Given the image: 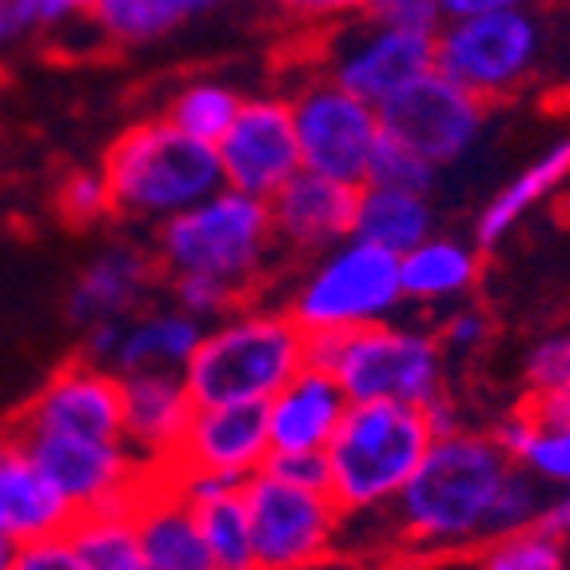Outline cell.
I'll list each match as a JSON object with an SVG mask.
<instances>
[{
  "instance_id": "ac0fdd59",
  "label": "cell",
  "mask_w": 570,
  "mask_h": 570,
  "mask_svg": "<svg viewBox=\"0 0 570 570\" xmlns=\"http://www.w3.org/2000/svg\"><path fill=\"white\" fill-rule=\"evenodd\" d=\"M120 400L128 451L148 471L168 475L184 439H188L191 415H196V403H191L184 375H164V371L128 375V380H120Z\"/></svg>"
},
{
  "instance_id": "4fadbf2b",
  "label": "cell",
  "mask_w": 570,
  "mask_h": 570,
  "mask_svg": "<svg viewBox=\"0 0 570 570\" xmlns=\"http://www.w3.org/2000/svg\"><path fill=\"white\" fill-rule=\"evenodd\" d=\"M17 439H92V443H124V400L112 371L72 360L48 375L12 419Z\"/></svg>"
},
{
  "instance_id": "7a4b0ae2",
  "label": "cell",
  "mask_w": 570,
  "mask_h": 570,
  "mask_svg": "<svg viewBox=\"0 0 570 570\" xmlns=\"http://www.w3.org/2000/svg\"><path fill=\"white\" fill-rule=\"evenodd\" d=\"M307 367V335L279 304L247 299L204 332L184 383L196 407H267Z\"/></svg>"
},
{
  "instance_id": "44dd1931",
  "label": "cell",
  "mask_w": 570,
  "mask_h": 570,
  "mask_svg": "<svg viewBox=\"0 0 570 570\" xmlns=\"http://www.w3.org/2000/svg\"><path fill=\"white\" fill-rule=\"evenodd\" d=\"M352 400L320 367H304L267 403V439L272 455H324L340 435Z\"/></svg>"
},
{
  "instance_id": "60d3db41",
  "label": "cell",
  "mask_w": 570,
  "mask_h": 570,
  "mask_svg": "<svg viewBox=\"0 0 570 570\" xmlns=\"http://www.w3.org/2000/svg\"><path fill=\"white\" fill-rule=\"evenodd\" d=\"M264 471L267 475L284 479V483H292V487L327 494V459L324 455H272Z\"/></svg>"
},
{
  "instance_id": "3957f363",
  "label": "cell",
  "mask_w": 570,
  "mask_h": 570,
  "mask_svg": "<svg viewBox=\"0 0 570 570\" xmlns=\"http://www.w3.org/2000/svg\"><path fill=\"white\" fill-rule=\"evenodd\" d=\"M100 171L112 191L116 219L153 232L224 188L216 148L176 132L164 116L128 124L108 144Z\"/></svg>"
},
{
  "instance_id": "836d02e7",
  "label": "cell",
  "mask_w": 570,
  "mask_h": 570,
  "mask_svg": "<svg viewBox=\"0 0 570 570\" xmlns=\"http://www.w3.org/2000/svg\"><path fill=\"white\" fill-rule=\"evenodd\" d=\"M547 499H551V487H542L539 479L527 471V466L514 463V471L507 475L503 491H499V503H494L491 539H499V534H519V531H531V527H539Z\"/></svg>"
},
{
  "instance_id": "277c9868",
  "label": "cell",
  "mask_w": 570,
  "mask_h": 570,
  "mask_svg": "<svg viewBox=\"0 0 570 570\" xmlns=\"http://www.w3.org/2000/svg\"><path fill=\"white\" fill-rule=\"evenodd\" d=\"M153 252L164 279L204 276L228 284L244 299H259L279 244L272 228V208L264 200L219 188L184 216L153 232Z\"/></svg>"
},
{
  "instance_id": "ffe728a7",
  "label": "cell",
  "mask_w": 570,
  "mask_h": 570,
  "mask_svg": "<svg viewBox=\"0 0 570 570\" xmlns=\"http://www.w3.org/2000/svg\"><path fill=\"white\" fill-rule=\"evenodd\" d=\"M72 523H77L72 507L32 463L24 443L4 431L0 435V539L20 551L32 542L65 539Z\"/></svg>"
},
{
  "instance_id": "f546056e",
  "label": "cell",
  "mask_w": 570,
  "mask_h": 570,
  "mask_svg": "<svg viewBox=\"0 0 570 570\" xmlns=\"http://www.w3.org/2000/svg\"><path fill=\"white\" fill-rule=\"evenodd\" d=\"M239 108H244V96H239L228 80L200 77L171 92L168 108H164V120H168L176 132L216 148V144L228 136L232 124H236Z\"/></svg>"
},
{
  "instance_id": "ba28073f",
  "label": "cell",
  "mask_w": 570,
  "mask_h": 570,
  "mask_svg": "<svg viewBox=\"0 0 570 570\" xmlns=\"http://www.w3.org/2000/svg\"><path fill=\"white\" fill-rule=\"evenodd\" d=\"M547 57V20L519 0H494L475 20L435 32V72L487 108L519 96Z\"/></svg>"
},
{
  "instance_id": "603a6c76",
  "label": "cell",
  "mask_w": 570,
  "mask_h": 570,
  "mask_svg": "<svg viewBox=\"0 0 570 570\" xmlns=\"http://www.w3.org/2000/svg\"><path fill=\"white\" fill-rule=\"evenodd\" d=\"M204 332L208 327L196 324L191 315H184L171 304H153L140 315H132L124 324L120 355L112 363L116 380L128 375H148V371H164V375H184L191 355L200 352Z\"/></svg>"
},
{
  "instance_id": "b9f144b4",
  "label": "cell",
  "mask_w": 570,
  "mask_h": 570,
  "mask_svg": "<svg viewBox=\"0 0 570 570\" xmlns=\"http://www.w3.org/2000/svg\"><path fill=\"white\" fill-rule=\"evenodd\" d=\"M9 570H85V562L68 547V539H48V542H32V547H20L12 554Z\"/></svg>"
},
{
  "instance_id": "52a82bcc",
  "label": "cell",
  "mask_w": 570,
  "mask_h": 570,
  "mask_svg": "<svg viewBox=\"0 0 570 570\" xmlns=\"http://www.w3.org/2000/svg\"><path fill=\"white\" fill-rule=\"evenodd\" d=\"M279 307L307 340L383 327L403 307L400 259L352 236L347 244L307 259Z\"/></svg>"
},
{
  "instance_id": "5bb4252c",
  "label": "cell",
  "mask_w": 570,
  "mask_h": 570,
  "mask_svg": "<svg viewBox=\"0 0 570 570\" xmlns=\"http://www.w3.org/2000/svg\"><path fill=\"white\" fill-rule=\"evenodd\" d=\"M32 463L60 491L72 514H96L112 507H136L153 487L156 471L128 451V443H92V439H20Z\"/></svg>"
},
{
  "instance_id": "d6a6232c",
  "label": "cell",
  "mask_w": 570,
  "mask_h": 570,
  "mask_svg": "<svg viewBox=\"0 0 570 570\" xmlns=\"http://www.w3.org/2000/svg\"><path fill=\"white\" fill-rule=\"evenodd\" d=\"M57 212L68 228H100L105 219H112V191L100 164L96 168H72L65 180L57 184Z\"/></svg>"
},
{
  "instance_id": "5b68a950",
  "label": "cell",
  "mask_w": 570,
  "mask_h": 570,
  "mask_svg": "<svg viewBox=\"0 0 570 570\" xmlns=\"http://www.w3.org/2000/svg\"><path fill=\"white\" fill-rule=\"evenodd\" d=\"M431 423L407 403H352L340 435L324 451L327 494L343 519L387 514L428 459Z\"/></svg>"
},
{
  "instance_id": "83f0119b",
  "label": "cell",
  "mask_w": 570,
  "mask_h": 570,
  "mask_svg": "<svg viewBox=\"0 0 570 570\" xmlns=\"http://www.w3.org/2000/svg\"><path fill=\"white\" fill-rule=\"evenodd\" d=\"M435 236V204L431 196L400 188H375L363 184L360 208H355V239L383 247L387 256L403 259L419 244Z\"/></svg>"
},
{
  "instance_id": "9a60e30c",
  "label": "cell",
  "mask_w": 570,
  "mask_h": 570,
  "mask_svg": "<svg viewBox=\"0 0 570 570\" xmlns=\"http://www.w3.org/2000/svg\"><path fill=\"white\" fill-rule=\"evenodd\" d=\"M224 188L272 204L304 171L287 96H252L216 144Z\"/></svg>"
},
{
  "instance_id": "7c38bea8",
  "label": "cell",
  "mask_w": 570,
  "mask_h": 570,
  "mask_svg": "<svg viewBox=\"0 0 570 570\" xmlns=\"http://www.w3.org/2000/svg\"><path fill=\"white\" fill-rule=\"evenodd\" d=\"M487 116L491 108L483 100H475L439 72L403 88L395 100L380 108L383 136L407 148L423 164H431L435 171L455 168L475 153V144L487 132Z\"/></svg>"
},
{
  "instance_id": "7402d4cb",
  "label": "cell",
  "mask_w": 570,
  "mask_h": 570,
  "mask_svg": "<svg viewBox=\"0 0 570 570\" xmlns=\"http://www.w3.org/2000/svg\"><path fill=\"white\" fill-rule=\"evenodd\" d=\"M136 531H140L144 570H212L196 511L168 475H156L153 487L140 494Z\"/></svg>"
},
{
  "instance_id": "f35d334b",
  "label": "cell",
  "mask_w": 570,
  "mask_h": 570,
  "mask_svg": "<svg viewBox=\"0 0 570 570\" xmlns=\"http://www.w3.org/2000/svg\"><path fill=\"white\" fill-rule=\"evenodd\" d=\"M435 335L448 355H471L491 340V315L479 304H459L455 312H448V320L435 327Z\"/></svg>"
},
{
  "instance_id": "e0dca14e",
  "label": "cell",
  "mask_w": 570,
  "mask_h": 570,
  "mask_svg": "<svg viewBox=\"0 0 570 570\" xmlns=\"http://www.w3.org/2000/svg\"><path fill=\"white\" fill-rule=\"evenodd\" d=\"M272 459L267 407H196L171 479H216L244 487Z\"/></svg>"
},
{
  "instance_id": "30bf717a",
  "label": "cell",
  "mask_w": 570,
  "mask_h": 570,
  "mask_svg": "<svg viewBox=\"0 0 570 570\" xmlns=\"http://www.w3.org/2000/svg\"><path fill=\"white\" fill-rule=\"evenodd\" d=\"M435 72V32L383 24L352 12L324 45V77L363 105L383 108L403 88Z\"/></svg>"
},
{
  "instance_id": "f6af8a7d",
  "label": "cell",
  "mask_w": 570,
  "mask_h": 570,
  "mask_svg": "<svg viewBox=\"0 0 570 570\" xmlns=\"http://www.w3.org/2000/svg\"><path fill=\"white\" fill-rule=\"evenodd\" d=\"M451 562H435V559H415V554H387V559L371 562L367 570H448Z\"/></svg>"
},
{
  "instance_id": "7dc6e473",
  "label": "cell",
  "mask_w": 570,
  "mask_h": 570,
  "mask_svg": "<svg viewBox=\"0 0 570 570\" xmlns=\"http://www.w3.org/2000/svg\"><path fill=\"white\" fill-rule=\"evenodd\" d=\"M12 554H17V551H12L9 542L0 539V570H9V567H12Z\"/></svg>"
},
{
  "instance_id": "74e56055",
  "label": "cell",
  "mask_w": 570,
  "mask_h": 570,
  "mask_svg": "<svg viewBox=\"0 0 570 570\" xmlns=\"http://www.w3.org/2000/svg\"><path fill=\"white\" fill-rule=\"evenodd\" d=\"M514 463L527 466L551 491L570 487V428H539Z\"/></svg>"
},
{
  "instance_id": "d6986e66",
  "label": "cell",
  "mask_w": 570,
  "mask_h": 570,
  "mask_svg": "<svg viewBox=\"0 0 570 570\" xmlns=\"http://www.w3.org/2000/svg\"><path fill=\"white\" fill-rule=\"evenodd\" d=\"M267 208H272V228H276L279 252L315 259L355 236L360 188L299 171Z\"/></svg>"
},
{
  "instance_id": "9c48e42d",
  "label": "cell",
  "mask_w": 570,
  "mask_h": 570,
  "mask_svg": "<svg viewBox=\"0 0 570 570\" xmlns=\"http://www.w3.org/2000/svg\"><path fill=\"white\" fill-rule=\"evenodd\" d=\"M287 105H292L304 171L363 188L371 160H375V148L383 140L380 108H371L363 105L360 96L343 92L324 72L307 77L304 85L287 96Z\"/></svg>"
},
{
  "instance_id": "6da1fadb",
  "label": "cell",
  "mask_w": 570,
  "mask_h": 570,
  "mask_svg": "<svg viewBox=\"0 0 570 570\" xmlns=\"http://www.w3.org/2000/svg\"><path fill=\"white\" fill-rule=\"evenodd\" d=\"M514 463L491 431L463 428L431 443L428 459L387 511L395 554L415 559H471L491 542V514Z\"/></svg>"
},
{
  "instance_id": "cb8c5ba5",
  "label": "cell",
  "mask_w": 570,
  "mask_h": 570,
  "mask_svg": "<svg viewBox=\"0 0 570 570\" xmlns=\"http://www.w3.org/2000/svg\"><path fill=\"white\" fill-rule=\"evenodd\" d=\"M483 279V252L475 239L459 236H435L428 244H419L415 252L400 259V284H403V304L419 307H443L459 304L475 292Z\"/></svg>"
},
{
  "instance_id": "8fae6325",
  "label": "cell",
  "mask_w": 570,
  "mask_h": 570,
  "mask_svg": "<svg viewBox=\"0 0 570 570\" xmlns=\"http://www.w3.org/2000/svg\"><path fill=\"white\" fill-rule=\"evenodd\" d=\"M244 503L259 570H312L340 554L343 514L332 494L304 491L259 471L244 483Z\"/></svg>"
},
{
  "instance_id": "8992f818",
  "label": "cell",
  "mask_w": 570,
  "mask_h": 570,
  "mask_svg": "<svg viewBox=\"0 0 570 570\" xmlns=\"http://www.w3.org/2000/svg\"><path fill=\"white\" fill-rule=\"evenodd\" d=\"M307 367L327 371L352 403H407L428 411L448 395V352L435 327L383 324L307 340Z\"/></svg>"
},
{
  "instance_id": "8d00e7d4",
  "label": "cell",
  "mask_w": 570,
  "mask_h": 570,
  "mask_svg": "<svg viewBox=\"0 0 570 570\" xmlns=\"http://www.w3.org/2000/svg\"><path fill=\"white\" fill-rule=\"evenodd\" d=\"M367 184L375 188H400V191H419V196H431L439 184V171L431 164H423L419 156H411L407 148H400L395 140L383 136L380 148H375V160H371Z\"/></svg>"
},
{
  "instance_id": "ee69618b",
  "label": "cell",
  "mask_w": 570,
  "mask_h": 570,
  "mask_svg": "<svg viewBox=\"0 0 570 570\" xmlns=\"http://www.w3.org/2000/svg\"><path fill=\"white\" fill-rule=\"evenodd\" d=\"M539 428H570V383L547 400H523Z\"/></svg>"
},
{
  "instance_id": "2e32d148",
  "label": "cell",
  "mask_w": 570,
  "mask_h": 570,
  "mask_svg": "<svg viewBox=\"0 0 570 570\" xmlns=\"http://www.w3.org/2000/svg\"><path fill=\"white\" fill-rule=\"evenodd\" d=\"M164 272L156 264L153 244L140 239H108L92 259L77 272L65 295L68 320L85 332L96 324H124L156 304V287Z\"/></svg>"
},
{
  "instance_id": "7bdbcfd3",
  "label": "cell",
  "mask_w": 570,
  "mask_h": 570,
  "mask_svg": "<svg viewBox=\"0 0 570 570\" xmlns=\"http://www.w3.org/2000/svg\"><path fill=\"white\" fill-rule=\"evenodd\" d=\"M539 531L551 534V539L562 542V547H570V487L551 491V499H547V507H542Z\"/></svg>"
},
{
  "instance_id": "d590c367",
  "label": "cell",
  "mask_w": 570,
  "mask_h": 570,
  "mask_svg": "<svg viewBox=\"0 0 570 570\" xmlns=\"http://www.w3.org/2000/svg\"><path fill=\"white\" fill-rule=\"evenodd\" d=\"M164 284H168V304L180 307L184 315H191V320L204 327L219 324L224 315H232L239 304H247L244 295L232 292V287L219 284V279L180 276V279H164Z\"/></svg>"
},
{
  "instance_id": "4316f807",
  "label": "cell",
  "mask_w": 570,
  "mask_h": 570,
  "mask_svg": "<svg viewBox=\"0 0 570 570\" xmlns=\"http://www.w3.org/2000/svg\"><path fill=\"white\" fill-rule=\"evenodd\" d=\"M208 12H216L212 0H85L88 29L112 48L168 40Z\"/></svg>"
},
{
  "instance_id": "484cf974",
  "label": "cell",
  "mask_w": 570,
  "mask_h": 570,
  "mask_svg": "<svg viewBox=\"0 0 570 570\" xmlns=\"http://www.w3.org/2000/svg\"><path fill=\"white\" fill-rule=\"evenodd\" d=\"M567 180H570V136H562V140L547 144L519 176H511V180L483 204V212L475 216L479 252H491V247L503 244V239L523 224L527 212L547 200L551 191H559Z\"/></svg>"
},
{
  "instance_id": "ab89813d",
  "label": "cell",
  "mask_w": 570,
  "mask_h": 570,
  "mask_svg": "<svg viewBox=\"0 0 570 570\" xmlns=\"http://www.w3.org/2000/svg\"><path fill=\"white\" fill-rule=\"evenodd\" d=\"M360 12L371 20H383V24H400V29H419V32L443 29L439 0H371Z\"/></svg>"
},
{
  "instance_id": "1f68e13d",
  "label": "cell",
  "mask_w": 570,
  "mask_h": 570,
  "mask_svg": "<svg viewBox=\"0 0 570 570\" xmlns=\"http://www.w3.org/2000/svg\"><path fill=\"white\" fill-rule=\"evenodd\" d=\"M471 570H567V547L539 527L519 534H499L471 554Z\"/></svg>"
},
{
  "instance_id": "d4e9b609",
  "label": "cell",
  "mask_w": 570,
  "mask_h": 570,
  "mask_svg": "<svg viewBox=\"0 0 570 570\" xmlns=\"http://www.w3.org/2000/svg\"><path fill=\"white\" fill-rule=\"evenodd\" d=\"M171 483L180 487V494L196 511L212 570H259L244 487L216 483V479H171Z\"/></svg>"
},
{
  "instance_id": "f1b7e54d",
  "label": "cell",
  "mask_w": 570,
  "mask_h": 570,
  "mask_svg": "<svg viewBox=\"0 0 570 570\" xmlns=\"http://www.w3.org/2000/svg\"><path fill=\"white\" fill-rule=\"evenodd\" d=\"M68 547L77 551L85 570H144L140 531H136V507L77 514L68 527Z\"/></svg>"
},
{
  "instance_id": "e575fe53",
  "label": "cell",
  "mask_w": 570,
  "mask_h": 570,
  "mask_svg": "<svg viewBox=\"0 0 570 570\" xmlns=\"http://www.w3.org/2000/svg\"><path fill=\"white\" fill-rule=\"evenodd\" d=\"M570 383V332H547L523 355L527 400H547Z\"/></svg>"
},
{
  "instance_id": "4dcf8cb0",
  "label": "cell",
  "mask_w": 570,
  "mask_h": 570,
  "mask_svg": "<svg viewBox=\"0 0 570 570\" xmlns=\"http://www.w3.org/2000/svg\"><path fill=\"white\" fill-rule=\"evenodd\" d=\"M85 24V0H0V52Z\"/></svg>"
},
{
  "instance_id": "bcb514c9",
  "label": "cell",
  "mask_w": 570,
  "mask_h": 570,
  "mask_svg": "<svg viewBox=\"0 0 570 570\" xmlns=\"http://www.w3.org/2000/svg\"><path fill=\"white\" fill-rule=\"evenodd\" d=\"M554 105L570 108V72H567V77H562V85L554 88Z\"/></svg>"
}]
</instances>
